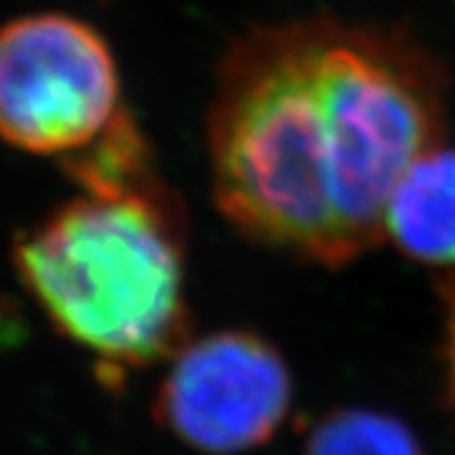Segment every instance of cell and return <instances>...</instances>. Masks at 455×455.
Returning a JSON list of instances; mask_svg holds the SVG:
<instances>
[{
    "mask_svg": "<svg viewBox=\"0 0 455 455\" xmlns=\"http://www.w3.org/2000/svg\"><path fill=\"white\" fill-rule=\"evenodd\" d=\"M443 134L445 74L405 33L256 28L218 68L212 197L245 238L337 268L385 238L395 185Z\"/></svg>",
    "mask_w": 455,
    "mask_h": 455,
    "instance_id": "6da1fadb",
    "label": "cell"
},
{
    "mask_svg": "<svg viewBox=\"0 0 455 455\" xmlns=\"http://www.w3.org/2000/svg\"><path fill=\"white\" fill-rule=\"evenodd\" d=\"M13 263L51 324L109 372L188 341L185 226L157 175L79 188L18 235Z\"/></svg>",
    "mask_w": 455,
    "mask_h": 455,
    "instance_id": "7a4b0ae2",
    "label": "cell"
},
{
    "mask_svg": "<svg viewBox=\"0 0 455 455\" xmlns=\"http://www.w3.org/2000/svg\"><path fill=\"white\" fill-rule=\"evenodd\" d=\"M130 112L107 38L68 13H28L0 26V142L71 160Z\"/></svg>",
    "mask_w": 455,
    "mask_h": 455,
    "instance_id": "3957f363",
    "label": "cell"
},
{
    "mask_svg": "<svg viewBox=\"0 0 455 455\" xmlns=\"http://www.w3.org/2000/svg\"><path fill=\"white\" fill-rule=\"evenodd\" d=\"M289 364L251 331L185 341L155 400L157 420L205 455H238L274 438L289 418Z\"/></svg>",
    "mask_w": 455,
    "mask_h": 455,
    "instance_id": "277c9868",
    "label": "cell"
},
{
    "mask_svg": "<svg viewBox=\"0 0 455 455\" xmlns=\"http://www.w3.org/2000/svg\"><path fill=\"white\" fill-rule=\"evenodd\" d=\"M385 238L427 266H455V149L433 147L392 190Z\"/></svg>",
    "mask_w": 455,
    "mask_h": 455,
    "instance_id": "5b68a950",
    "label": "cell"
},
{
    "mask_svg": "<svg viewBox=\"0 0 455 455\" xmlns=\"http://www.w3.org/2000/svg\"><path fill=\"white\" fill-rule=\"evenodd\" d=\"M304 455H425L403 420L374 410H337L311 427Z\"/></svg>",
    "mask_w": 455,
    "mask_h": 455,
    "instance_id": "8992f818",
    "label": "cell"
},
{
    "mask_svg": "<svg viewBox=\"0 0 455 455\" xmlns=\"http://www.w3.org/2000/svg\"><path fill=\"white\" fill-rule=\"evenodd\" d=\"M445 296V364H448V382L455 400V276H451L443 286Z\"/></svg>",
    "mask_w": 455,
    "mask_h": 455,
    "instance_id": "52a82bcc",
    "label": "cell"
}]
</instances>
